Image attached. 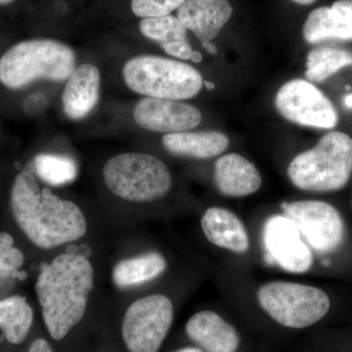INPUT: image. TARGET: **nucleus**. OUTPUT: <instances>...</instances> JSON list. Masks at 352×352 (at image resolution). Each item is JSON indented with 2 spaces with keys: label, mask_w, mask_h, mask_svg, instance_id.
Here are the masks:
<instances>
[{
  "label": "nucleus",
  "mask_w": 352,
  "mask_h": 352,
  "mask_svg": "<svg viewBox=\"0 0 352 352\" xmlns=\"http://www.w3.org/2000/svg\"><path fill=\"white\" fill-rule=\"evenodd\" d=\"M32 161L16 176L10 203L14 219L32 244L50 250L76 242L87 234L85 214L74 201L41 188Z\"/></svg>",
  "instance_id": "nucleus-1"
},
{
  "label": "nucleus",
  "mask_w": 352,
  "mask_h": 352,
  "mask_svg": "<svg viewBox=\"0 0 352 352\" xmlns=\"http://www.w3.org/2000/svg\"><path fill=\"white\" fill-rule=\"evenodd\" d=\"M94 287V266L82 254L66 252L41 264L36 292L52 339H64L82 321Z\"/></svg>",
  "instance_id": "nucleus-2"
},
{
  "label": "nucleus",
  "mask_w": 352,
  "mask_h": 352,
  "mask_svg": "<svg viewBox=\"0 0 352 352\" xmlns=\"http://www.w3.org/2000/svg\"><path fill=\"white\" fill-rule=\"evenodd\" d=\"M76 54L53 39H32L15 44L0 58V82L20 89L39 80L64 82L76 69Z\"/></svg>",
  "instance_id": "nucleus-3"
},
{
  "label": "nucleus",
  "mask_w": 352,
  "mask_h": 352,
  "mask_svg": "<svg viewBox=\"0 0 352 352\" xmlns=\"http://www.w3.org/2000/svg\"><path fill=\"white\" fill-rule=\"evenodd\" d=\"M351 175L352 138L342 131L322 136L314 148L294 157L288 168L291 182L307 192L338 191Z\"/></svg>",
  "instance_id": "nucleus-4"
},
{
  "label": "nucleus",
  "mask_w": 352,
  "mask_h": 352,
  "mask_svg": "<svg viewBox=\"0 0 352 352\" xmlns=\"http://www.w3.org/2000/svg\"><path fill=\"white\" fill-rule=\"evenodd\" d=\"M122 76L132 91L168 100L193 98L204 85L203 76L193 67L154 55L132 58L124 65Z\"/></svg>",
  "instance_id": "nucleus-5"
},
{
  "label": "nucleus",
  "mask_w": 352,
  "mask_h": 352,
  "mask_svg": "<svg viewBox=\"0 0 352 352\" xmlns=\"http://www.w3.org/2000/svg\"><path fill=\"white\" fill-rule=\"evenodd\" d=\"M103 179L113 195L133 203L159 200L173 185L166 164L145 153H124L111 157L104 166Z\"/></svg>",
  "instance_id": "nucleus-6"
},
{
  "label": "nucleus",
  "mask_w": 352,
  "mask_h": 352,
  "mask_svg": "<svg viewBox=\"0 0 352 352\" xmlns=\"http://www.w3.org/2000/svg\"><path fill=\"white\" fill-rule=\"evenodd\" d=\"M261 308L284 327L303 329L314 325L330 310L325 292L308 285L275 281L263 285L258 291Z\"/></svg>",
  "instance_id": "nucleus-7"
},
{
  "label": "nucleus",
  "mask_w": 352,
  "mask_h": 352,
  "mask_svg": "<svg viewBox=\"0 0 352 352\" xmlns=\"http://www.w3.org/2000/svg\"><path fill=\"white\" fill-rule=\"evenodd\" d=\"M173 321V305L168 296L139 298L127 308L122 320V339L129 352H157Z\"/></svg>",
  "instance_id": "nucleus-8"
},
{
  "label": "nucleus",
  "mask_w": 352,
  "mask_h": 352,
  "mask_svg": "<svg viewBox=\"0 0 352 352\" xmlns=\"http://www.w3.org/2000/svg\"><path fill=\"white\" fill-rule=\"evenodd\" d=\"M280 115L298 126L333 129L339 124V113L322 90L308 80H292L282 85L275 96Z\"/></svg>",
  "instance_id": "nucleus-9"
},
{
  "label": "nucleus",
  "mask_w": 352,
  "mask_h": 352,
  "mask_svg": "<svg viewBox=\"0 0 352 352\" xmlns=\"http://www.w3.org/2000/svg\"><path fill=\"white\" fill-rule=\"evenodd\" d=\"M285 215L298 227L302 237L315 251L329 254L344 239V220L340 212L323 201H296L281 206Z\"/></svg>",
  "instance_id": "nucleus-10"
},
{
  "label": "nucleus",
  "mask_w": 352,
  "mask_h": 352,
  "mask_svg": "<svg viewBox=\"0 0 352 352\" xmlns=\"http://www.w3.org/2000/svg\"><path fill=\"white\" fill-rule=\"evenodd\" d=\"M266 256L282 270L305 273L311 268L314 254L296 224L286 215H273L263 226Z\"/></svg>",
  "instance_id": "nucleus-11"
},
{
  "label": "nucleus",
  "mask_w": 352,
  "mask_h": 352,
  "mask_svg": "<svg viewBox=\"0 0 352 352\" xmlns=\"http://www.w3.org/2000/svg\"><path fill=\"white\" fill-rule=\"evenodd\" d=\"M133 119L146 131L166 134L182 133L198 126L201 113L190 104L145 97L134 108Z\"/></svg>",
  "instance_id": "nucleus-12"
},
{
  "label": "nucleus",
  "mask_w": 352,
  "mask_h": 352,
  "mask_svg": "<svg viewBox=\"0 0 352 352\" xmlns=\"http://www.w3.org/2000/svg\"><path fill=\"white\" fill-rule=\"evenodd\" d=\"M302 34L309 44L352 41V0H337L331 7L315 9L305 20Z\"/></svg>",
  "instance_id": "nucleus-13"
},
{
  "label": "nucleus",
  "mask_w": 352,
  "mask_h": 352,
  "mask_svg": "<svg viewBox=\"0 0 352 352\" xmlns=\"http://www.w3.org/2000/svg\"><path fill=\"white\" fill-rule=\"evenodd\" d=\"M232 13L229 0H186L177 9L176 17L203 44L219 36Z\"/></svg>",
  "instance_id": "nucleus-14"
},
{
  "label": "nucleus",
  "mask_w": 352,
  "mask_h": 352,
  "mask_svg": "<svg viewBox=\"0 0 352 352\" xmlns=\"http://www.w3.org/2000/svg\"><path fill=\"white\" fill-rule=\"evenodd\" d=\"M214 178L215 186L220 193L232 198L252 195L258 191L263 183L256 166L236 153L217 159Z\"/></svg>",
  "instance_id": "nucleus-15"
},
{
  "label": "nucleus",
  "mask_w": 352,
  "mask_h": 352,
  "mask_svg": "<svg viewBox=\"0 0 352 352\" xmlns=\"http://www.w3.org/2000/svg\"><path fill=\"white\" fill-rule=\"evenodd\" d=\"M100 72L96 66L85 63L76 68L62 95L67 117L74 120L87 117L100 98Z\"/></svg>",
  "instance_id": "nucleus-16"
},
{
  "label": "nucleus",
  "mask_w": 352,
  "mask_h": 352,
  "mask_svg": "<svg viewBox=\"0 0 352 352\" xmlns=\"http://www.w3.org/2000/svg\"><path fill=\"white\" fill-rule=\"evenodd\" d=\"M186 333L205 352H237L240 346L238 331L214 311L194 314L187 322Z\"/></svg>",
  "instance_id": "nucleus-17"
},
{
  "label": "nucleus",
  "mask_w": 352,
  "mask_h": 352,
  "mask_svg": "<svg viewBox=\"0 0 352 352\" xmlns=\"http://www.w3.org/2000/svg\"><path fill=\"white\" fill-rule=\"evenodd\" d=\"M201 229L212 245L243 254L249 250L250 239L244 224L237 215L226 208H208L201 220Z\"/></svg>",
  "instance_id": "nucleus-18"
},
{
  "label": "nucleus",
  "mask_w": 352,
  "mask_h": 352,
  "mask_svg": "<svg viewBox=\"0 0 352 352\" xmlns=\"http://www.w3.org/2000/svg\"><path fill=\"white\" fill-rule=\"evenodd\" d=\"M162 142L164 149L171 154L206 160L226 151L229 146V138L219 131H187L166 134Z\"/></svg>",
  "instance_id": "nucleus-19"
},
{
  "label": "nucleus",
  "mask_w": 352,
  "mask_h": 352,
  "mask_svg": "<svg viewBox=\"0 0 352 352\" xmlns=\"http://www.w3.org/2000/svg\"><path fill=\"white\" fill-rule=\"evenodd\" d=\"M166 258L156 252L120 261L113 267V284L120 289H129L152 281L166 270Z\"/></svg>",
  "instance_id": "nucleus-20"
},
{
  "label": "nucleus",
  "mask_w": 352,
  "mask_h": 352,
  "mask_svg": "<svg viewBox=\"0 0 352 352\" xmlns=\"http://www.w3.org/2000/svg\"><path fill=\"white\" fill-rule=\"evenodd\" d=\"M32 321L34 310L24 296H9L0 300V330L10 344L24 342Z\"/></svg>",
  "instance_id": "nucleus-21"
},
{
  "label": "nucleus",
  "mask_w": 352,
  "mask_h": 352,
  "mask_svg": "<svg viewBox=\"0 0 352 352\" xmlns=\"http://www.w3.org/2000/svg\"><path fill=\"white\" fill-rule=\"evenodd\" d=\"M352 66V52L344 48L321 46L314 48L307 57L308 82H323L346 67Z\"/></svg>",
  "instance_id": "nucleus-22"
},
{
  "label": "nucleus",
  "mask_w": 352,
  "mask_h": 352,
  "mask_svg": "<svg viewBox=\"0 0 352 352\" xmlns=\"http://www.w3.org/2000/svg\"><path fill=\"white\" fill-rule=\"evenodd\" d=\"M39 179L51 186H63L76 180L78 166L72 157L55 154H39L32 160Z\"/></svg>",
  "instance_id": "nucleus-23"
},
{
  "label": "nucleus",
  "mask_w": 352,
  "mask_h": 352,
  "mask_svg": "<svg viewBox=\"0 0 352 352\" xmlns=\"http://www.w3.org/2000/svg\"><path fill=\"white\" fill-rule=\"evenodd\" d=\"M141 34L164 45L175 41H187V29L173 15L144 18L139 24Z\"/></svg>",
  "instance_id": "nucleus-24"
},
{
  "label": "nucleus",
  "mask_w": 352,
  "mask_h": 352,
  "mask_svg": "<svg viewBox=\"0 0 352 352\" xmlns=\"http://www.w3.org/2000/svg\"><path fill=\"white\" fill-rule=\"evenodd\" d=\"M186 0H131V10L139 18L160 17L177 10Z\"/></svg>",
  "instance_id": "nucleus-25"
},
{
  "label": "nucleus",
  "mask_w": 352,
  "mask_h": 352,
  "mask_svg": "<svg viewBox=\"0 0 352 352\" xmlns=\"http://www.w3.org/2000/svg\"><path fill=\"white\" fill-rule=\"evenodd\" d=\"M10 234L0 233V272H19L25 263L24 254L15 247Z\"/></svg>",
  "instance_id": "nucleus-26"
},
{
  "label": "nucleus",
  "mask_w": 352,
  "mask_h": 352,
  "mask_svg": "<svg viewBox=\"0 0 352 352\" xmlns=\"http://www.w3.org/2000/svg\"><path fill=\"white\" fill-rule=\"evenodd\" d=\"M162 48L166 54L183 60V61H188L191 59L192 53L194 51L187 41H175V43L164 44V45H162Z\"/></svg>",
  "instance_id": "nucleus-27"
},
{
  "label": "nucleus",
  "mask_w": 352,
  "mask_h": 352,
  "mask_svg": "<svg viewBox=\"0 0 352 352\" xmlns=\"http://www.w3.org/2000/svg\"><path fill=\"white\" fill-rule=\"evenodd\" d=\"M16 278H21V273H2L0 272V295L6 293V289L12 286Z\"/></svg>",
  "instance_id": "nucleus-28"
},
{
  "label": "nucleus",
  "mask_w": 352,
  "mask_h": 352,
  "mask_svg": "<svg viewBox=\"0 0 352 352\" xmlns=\"http://www.w3.org/2000/svg\"><path fill=\"white\" fill-rule=\"evenodd\" d=\"M29 352H54L47 340L38 339L32 342L30 347Z\"/></svg>",
  "instance_id": "nucleus-29"
},
{
  "label": "nucleus",
  "mask_w": 352,
  "mask_h": 352,
  "mask_svg": "<svg viewBox=\"0 0 352 352\" xmlns=\"http://www.w3.org/2000/svg\"><path fill=\"white\" fill-rule=\"evenodd\" d=\"M201 45H203V47L205 48V50H207L208 53H210V54H217V46H215L214 44H212V43H206L201 44Z\"/></svg>",
  "instance_id": "nucleus-30"
},
{
  "label": "nucleus",
  "mask_w": 352,
  "mask_h": 352,
  "mask_svg": "<svg viewBox=\"0 0 352 352\" xmlns=\"http://www.w3.org/2000/svg\"><path fill=\"white\" fill-rule=\"evenodd\" d=\"M191 61H193L194 63H201L203 61V55H201V52L199 51H193L191 56Z\"/></svg>",
  "instance_id": "nucleus-31"
},
{
  "label": "nucleus",
  "mask_w": 352,
  "mask_h": 352,
  "mask_svg": "<svg viewBox=\"0 0 352 352\" xmlns=\"http://www.w3.org/2000/svg\"><path fill=\"white\" fill-rule=\"evenodd\" d=\"M344 106L349 110H352V92L344 97Z\"/></svg>",
  "instance_id": "nucleus-32"
},
{
  "label": "nucleus",
  "mask_w": 352,
  "mask_h": 352,
  "mask_svg": "<svg viewBox=\"0 0 352 352\" xmlns=\"http://www.w3.org/2000/svg\"><path fill=\"white\" fill-rule=\"evenodd\" d=\"M175 352H204L201 349L197 347H184V349H178Z\"/></svg>",
  "instance_id": "nucleus-33"
},
{
  "label": "nucleus",
  "mask_w": 352,
  "mask_h": 352,
  "mask_svg": "<svg viewBox=\"0 0 352 352\" xmlns=\"http://www.w3.org/2000/svg\"><path fill=\"white\" fill-rule=\"evenodd\" d=\"M292 1L300 4V6H310V4L314 3L316 0H292Z\"/></svg>",
  "instance_id": "nucleus-34"
},
{
  "label": "nucleus",
  "mask_w": 352,
  "mask_h": 352,
  "mask_svg": "<svg viewBox=\"0 0 352 352\" xmlns=\"http://www.w3.org/2000/svg\"><path fill=\"white\" fill-rule=\"evenodd\" d=\"M203 85H204V87L207 88L208 90H210V91H212V90L215 89V85L214 82H208V80H204Z\"/></svg>",
  "instance_id": "nucleus-35"
},
{
  "label": "nucleus",
  "mask_w": 352,
  "mask_h": 352,
  "mask_svg": "<svg viewBox=\"0 0 352 352\" xmlns=\"http://www.w3.org/2000/svg\"><path fill=\"white\" fill-rule=\"evenodd\" d=\"M15 0H0V6H9V4L13 3Z\"/></svg>",
  "instance_id": "nucleus-36"
}]
</instances>
